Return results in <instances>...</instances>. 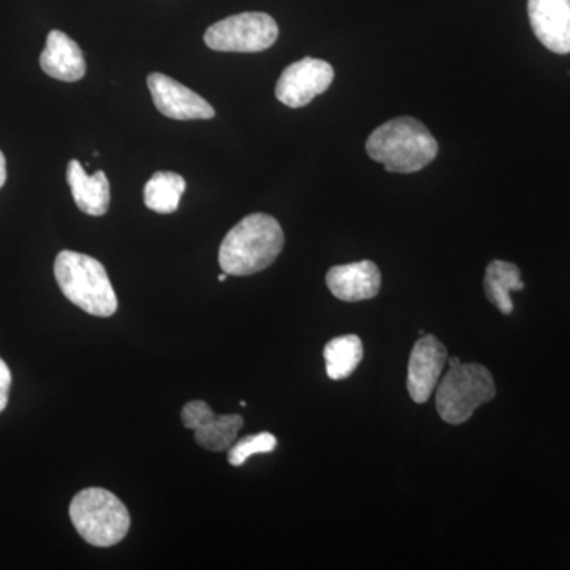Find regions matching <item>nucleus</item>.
<instances>
[{"instance_id": "obj_1", "label": "nucleus", "mask_w": 570, "mask_h": 570, "mask_svg": "<svg viewBox=\"0 0 570 570\" xmlns=\"http://www.w3.org/2000/svg\"><path fill=\"white\" fill-rule=\"evenodd\" d=\"M284 249V232L275 217L250 214L225 235L219 265L228 276H250L275 264Z\"/></svg>"}, {"instance_id": "obj_2", "label": "nucleus", "mask_w": 570, "mask_h": 570, "mask_svg": "<svg viewBox=\"0 0 570 570\" xmlns=\"http://www.w3.org/2000/svg\"><path fill=\"white\" fill-rule=\"evenodd\" d=\"M439 146L430 130L411 116L382 124L366 141L371 159L390 174H415L436 159Z\"/></svg>"}, {"instance_id": "obj_3", "label": "nucleus", "mask_w": 570, "mask_h": 570, "mask_svg": "<svg viewBox=\"0 0 570 570\" xmlns=\"http://www.w3.org/2000/svg\"><path fill=\"white\" fill-rule=\"evenodd\" d=\"M55 276L69 302L96 317H110L118 298L107 269L89 255L62 250L56 257Z\"/></svg>"}, {"instance_id": "obj_4", "label": "nucleus", "mask_w": 570, "mask_h": 570, "mask_svg": "<svg viewBox=\"0 0 570 570\" xmlns=\"http://www.w3.org/2000/svg\"><path fill=\"white\" fill-rule=\"evenodd\" d=\"M70 520L86 542L100 549L121 542L130 528L129 510L104 489L80 491L71 501Z\"/></svg>"}, {"instance_id": "obj_5", "label": "nucleus", "mask_w": 570, "mask_h": 570, "mask_svg": "<svg viewBox=\"0 0 570 570\" xmlns=\"http://www.w3.org/2000/svg\"><path fill=\"white\" fill-rule=\"evenodd\" d=\"M497 396L493 376L479 363L450 366L438 384L436 409L450 425H461L474 415L475 409Z\"/></svg>"}, {"instance_id": "obj_6", "label": "nucleus", "mask_w": 570, "mask_h": 570, "mask_svg": "<svg viewBox=\"0 0 570 570\" xmlns=\"http://www.w3.org/2000/svg\"><path fill=\"white\" fill-rule=\"evenodd\" d=\"M279 28L269 14L258 11L234 14L209 26L206 47L224 52H261L275 45Z\"/></svg>"}, {"instance_id": "obj_7", "label": "nucleus", "mask_w": 570, "mask_h": 570, "mask_svg": "<svg viewBox=\"0 0 570 570\" xmlns=\"http://www.w3.org/2000/svg\"><path fill=\"white\" fill-rule=\"evenodd\" d=\"M335 70L328 62L305 58L291 63L276 85V99L285 107L303 108L332 86Z\"/></svg>"}, {"instance_id": "obj_8", "label": "nucleus", "mask_w": 570, "mask_h": 570, "mask_svg": "<svg viewBox=\"0 0 570 570\" xmlns=\"http://www.w3.org/2000/svg\"><path fill=\"white\" fill-rule=\"evenodd\" d=\"M183 425L193 430L195 441L209 452H225L235 444L243 428L242 415H217L205 401H190L183 407Z\"/></svg>"}, {"instance_id": "obj_9", "label": "nucleus", "mask_w": 570, "mask_h": 570, "mask_svg": "<svg viewBox=\"0 0 570 570\" xmlns=\"http://www.w3.org/2000/svg\"><path fill=\"white\" fill-rule=\"evenodd\" d=\"M448 363V348L433 335H423L409 358L407 392L414 403L423 404L436 390Z\"/></svg>"}, {"instance_id": "obj_10", "label": "nucleus", "mask_w": 570, "mask_h": 570, "mask_svg": "<svg viewBox=\"0 0 570 570\" xmlns=\"http://www.w3.org/2000/svg\"><path fill=\"white\" fill-rule=\"evenodd\" d=\"M148 88L157 110L167 118L176 121H193V119H212L216 115V110L206 102L204 97L167 75H149Z\"/></svg>"}, {"instance_id": "obj_11", "label": "nucleus", "mask_w": 570, "mask_h": 570, "mask_svg": "<svg viewBox=\"0 0 570 570\" xmlns=\"http://www.w3.org/2000/svg\"><path fill=\"white\" fill-rule=\"evenodd\" d=\"M534 36L547 50L570 52V0H528Z\"/></svg>"}, {"instance_id": "obj_12", "label": "nucleus", "mask_w": 570, "mask_h": 570, "mask_svg": "<svg viewBox=\"0 0 570 570\" xmlns=\"http://www.w3.org/2000/svg\"><path fill=\"white\" fill-rule=\"evenodd\" d=\"M381 272L371 261L333 266L326 273V285L341 302L356 303L374 298L381 291Z\"/></svg>"}, {"instance_id": "obj_13", "label": "nucleus", "mask_w": 570, "mask_h": 570, "mask_svg": "<svg viewBox=\"0 0 570 570\" xmlns=\"http://www.w3.org/2000/svg\"><path fill=\"white\" fill-rule=\"evenodd\" d=\"M40 67L55 80L75 82L86 75V59L77 41L62 31L48 33L47 47L40 56Z\"/></svg>"}, {"instance_id": "obj_14", "label": "nucleus", "mask_w": 570, "mask_h": 570, "mask_svg": "<svg viewBox=\"0 0 570 570\" xmlns=\"http://www.w3.org/2000/svg\"><path fill=\"white\" fill-rule=\"evenodd\" d=\"M67 183L75 204L82 213L94 217L107 214L111 198L110 181L102 170L89 176L77 159H71L67 165Z\"/></svg>"}, {"instance_id": "obj_15", "label": "nucleus", "mask_w": 570, "mask_h": 570, "mask_svg": "<svg viewBox=\"0 0 570 570\" xmlns=\"http://www.w3.org/2000/svg\"><path fill=\"white\" fill-rule=\"evenodd\" d=\"M483 287H485L487 298L490 299L491 305L497 306L502 314L509 316L513 311V302L510 298V294L523 291L524 288L519 266L504 261L491 262L487 266Z\"/></svg>"}, {"instance_id": "obj_16", "label": "nucleus", "mask_w": 570, "mask_h": 570, "mask_svg": "<svg viewBox=\"0 0 570 570\" xmlns=\"http://www.w3.org/2000/svg\"><path fill=\"white\" fill-rule=\"evenodd\" d=\"M186 193V179L175 171H157L145 186V205L154 213L171 214Z\"/></svg>"}, {"instance_id": "obj_17", "label": "nucleus", "mask_w": 570, "mask_h": 570, "mask_svg": "<svg viewBox=\"0 0 570 570\" xmlns=\"http://www.w3.org/2000/svg\"><path fill=\"white\" fill-rule=\"evenodd\" d=\"M324 356L328 377L332 381H344L355 373L362 362V340L355 335L337 336L326 344Z\"/></svg>"}, {"instance_id": "obj_18", "label": "nucleus", "mask_w": 570, "mask_h": 570, "mask_svg": "<svg viewBox=\"0 0 570 570\" xmlns=\"http://www.w3.org/2000/svg\"><path fill=\"white\" fill-rule=\"evenodd\" d=\"M276 445V438L272 433H258L254 436L236 439L235 444L228 449V463L235 468L243 466L250 456L258 455V453H272Z\"/></svg>"}, {"instance_id": "obj_19", "label": "nucleus", "mask_w": 570, "mask_h": 570, "mask_svg": "<svg viewBox=\"0 0 570 570\" xmlns=\"http://www.w3.org/2000/svg\"><path fill=\"white\" fill-rule=\"evenodd\" d=\"M11 373L7 363L0 358V412L9 404Z\"/></svg>"}, {"instance_id": "obj_20", "label": "nucleus", "mask_w": 570, "mask_h": 570, "mask_svg": "<svg viewBox=\"0 0 570 570\" xmlns=\"http://www.w3.org/2000/svg\"><path fill=\"white\" fill-rule=\"evenodd\" d=\"M7 181V160L6 156H3L2 151H0V189H2L3 184Z\"/></svg>"}, {"instance_id": "obj_21", "label": "nucleus", "mask_w": 570, "mask_h": 570, "mask_svg": "<svg viewBox=\"0 0 570 570\" xmlns=\"http://www.w3.org/2000/svg\"><path fill=\"white\" fill-rule=\"evenodd\" d=\"M461 363L460 358H452L450 360V366H459Z\"/></svg>"}, {"instance_id": "obj_22", "label": "nucleus", "mask_w": 570, "mask_h": 570, "mask_svg": "<svg viewBox=\"0 0 570 570\" xmlns=\"http://www.w3.org/2000/svg\"><path fill=\"white\" fill-rule=\"evenodd\" d=\"M227 273H223V275H219V277H217V279L220 281V283H224V281H227Z\"/></svg>"}]
</instances>
